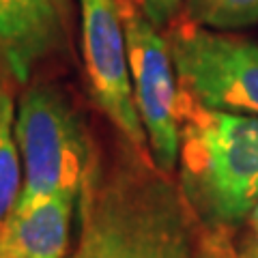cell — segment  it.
<instances>
[{
  "label": "cell",
  "instance_id": "cell-6",
  "mask_svg": "<svg viewBox=\"0 0 258 258\" xmlns=\"http://www.w3.org/2000/svg\"><path fill=\"white\" fill-rule=\"evenodd\" d=\"M82 58L88 88L99 110L132 144L136 155L147 157V134L134 101L125 26L118 0H80Z\"/></svg>",
  "mask_w": 258,
  "mask_h": 258
},
{
  "label": "cell",
  "instance_id": "cell-11",
  "mask_svg": "<svg viewBox=\"0 0 258 258\" xmlns=\"http://www.w3.org/2000/svg\"><path fill=\"white\" fill-rule=\"evenodd\" d=\"M132 3L159 30H168L183 7V0H132Z\"/></svg>",
  "mask_w": 258,
  "mask_h": 258
},
{
  "label": "cell",
  "instance_id": "cell-4",
  "mask_svg": "<svg viewBox=\"0 0 258 258\" xmlns=\"http://www.w3.org/2000/svg\"><path fill=\"white\" fill-rule=\"evenodd\" d=\"M179 86L209 110L258 116V41L174 20L166 32Z\"/></svg>",
  "mask_w": 258,
  "mask_h": 258
},
{
  "label": "cell",
  "instance_id": "cell-8",
  "mask_svg": "<svg viewBox=\"0 0 258 258\" xmlns=\"http://www.w3.org/2000/svg\"><path fill=\"white\" fill-rule=\"evenodd\" d=\"M78 200L80 194L58 191L15 203L0 222V258H64Z\"/></svg>",
  "mask_w": 258,
  "mask_h": 258
},
{
  "label": "cell",
  "instance_id": "cell-7",
  "mask_svg": "<svg viewBox=\"0 0 258 258\" xmlns=\"http://www.w3.org/2000/svg\"><path fill=\"white\" fill-rule=\"evenodd\" d=\"M62 13L56 0H0V64L18 84L60 50Z\"/></svg>",
  "mask_w": 258,
  "mask_h": 258
},
{
  "label": "cell",
  "instance_id": "cell-3",
  "mask_svg": "<svg viewBox=\"0 0 258 258\" xmlns=\"http://www.w3.org/2000/svg\"><path fill=\"white\" fill-rule=\"evenodd\" d=\"M15 138L24 172L18 203L58 191L80 194L95 155L82 118L56 84L39 82L24 91L15 112Z\"/></svg>",
  "mask_w": 258,
  "mask_h": 258
},
{
  "label": "cell",
  "instance_id": "cell-10",
  "mask_svg": "<svg viewBox=\"0 0 258 258\" xmlns=\"http://www.w3.org/2000/svg\"><path fill=\"white\" fill-rule=\"evenodd\" d=\"M185 18L198 26L235 32L258 24V0H185Z\"/></svg>",
  "mask_w": 258,
  "mask_h": 258
},
{
  "label": "cell",
  "instance_id": "cell-16",
  "mask_svg": "<svg viewBox=\"0 0 258 258\" xmlns=\"http://www.w3.org/2000/svg\"><path fill=\"white\" fill-rule=\"evenodd\" d=\"M254 258H258V254H256V256H254Z\"/></svg>",
  "mask_w": 258,
  "mask_h": 258
},
{
  "label": "cell",
  "instance_id": "cell-17",
  "mask_svg": "<svg viewBox=\"0 0 258 258\" xmlns=\"http://www.w3.org/2000/svg\"><path fill=\"white\" fill-rule=\"evenodd\" d=\"M80 254H82V252H80Z\"/></svg>",
  "mask_w": 258,
  "mask_h": 258
},
{
  "label": "cell",
  "instance_id": "cell-5",
  "mask_svg": "<svg viewBox=\"0 0 258 258\" xmlns=\"http://www.w3.org/2000/svg\"><path fill=\"white\" fill-rule=\"evenodd\" d=\"M125 26L134 101L147 134L149 155L161 174L174 172L181 151V86L164 30L132 0H118Z\"/></svg>",
  "mask_w": 258,
  "mask_h": 258
},
{
  "label": "cell",
  "instance_id": "cell-1",
  "mask_svg": "<svg viewBox=\"0 0 258 258\" xmlns=\"http://www.w3.org/2000/svg\"><path fill=\"white\" fill-rule=\"evenodd\" d=\"M196 213L166 174L144 166L103 168L93 159L80 189L84 258H203Z\"/></svg>",
  "mask_w": 258,
  "mask_h": 258
},
{
  "label": "cell",
  "instance_id": "cell-2",
  "mask_svg": "<svg viewBox=\"0 0 258 258\" xmlns=\"http://www.w3.org/2000/svg\"><path fill=\"white\" fill-rule=\"evenodd\" d=\"M181 191L196 217L232 226L258 205V116L209 110L181 91Z\"/></svg>",
  "mask_w": 258,
  "mask_h": 258
},
{
  "label": "cell",
  "instance_id": "cell-15",
  "mask_svg": "<svg viewBox=\"0 0 258 258\" xmlns=\"http://www.w3.org/2000/svg\"><path fill=\"white\" fill-rule=\"evenodd\" d=\"M254 226V228H256V232H258V224H252Z\"/></svg>",
  "mask_w": 258,
  "mask_h": 258
},
{
  "label": "cell",
  "instance_id": "cell-12",
  "mask_svg": "<svg viewBox=\"0 0 258 258\" xmlns=\"http://www.w3.org/2000/svg\"><path fill=\"white\" fill-rule=\"evenodd\" d=\"M69 3H71V0H56V5H58V9H60L62 15L69 13Z\"/></svg>",
  "mask_w": 258,
  "mask_h": 258
},
{
  "label": "cell",
  "instance_id": "cell-13",
  "mask_svg": "<svg viewBox=\"0 0 258 258\" xmlns=\"http://www.w3.org/2000/svg\"><path fill=\"white\" fill-rule=\"evenodd\" d=\"M249 222H252V224H258V205H256V209L252 211V215H249Z\"/></svg>",
  "mask_w": 258,
  "mask_h": 258
},
{
  "label": "cell",
  "instance_id": "cell-14",
  "mask_svg": "<svg viewBox=\"0 0 258 258\" xmlns=\"http://www.w3.org/2000/svg\"><path fill=\"white\" fill-rule=\"evenodd\" d=\"M71 258H84V256H82V254H80V249H76V254H74V256H71Z\"/></svg>",
  "mask_w": 258,
  "mask_h": 258
},
{
  "label": "cell",
  "instance_id": "cell-9",
  "mask_svg": "<svg viewBox=\"0 0 258 258\" xmlns=\"http://www.w3.org/2000/svg\"><path fill=\"white\" fill-rule=\"evenodd\" d=\"M9 80L0 64V222L13 211L22 191V157L15 138V103Z\"/></svg>",
  "mask_w": 258,
  "mask_h": 258
}]
</instances>
